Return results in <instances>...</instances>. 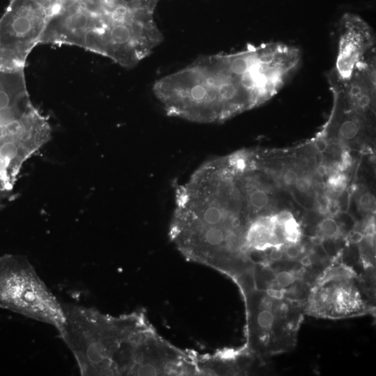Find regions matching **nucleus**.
Segmentation results:
<instances>
[{
    "label": "nucleus",
    "mask_w": 376,
    "mask_h": 376,
    "mask_svg": "<svg viewBox=\"0 0 376 376\" xmlns=\"http://www.w3.org/2000/svg\"><path fill=\"white\" fill-rule=\"evenodd\" d=\"M301 54L281 42L197 58L156 81L153 92L171 116L214 123L263 103L298 69Z\"/></svg>",
    "instance_id": "nucleus-1"
},
{
    "label": "nucleus",
    "mask_w": 376,
    "mask_h": 376,
    "mask_svg": "<svg viewBox=\"0 0 376 376\" xmlns=\"http://www.w3.org/2000/svg\"><path fill=\"white\" fill-rule=\"evenodd\" d=\"M65 322L59 334L81 375H130L143 313L118 316L74 304L63 305Z\"/></svg>",
    "instance_id": "nucleus-2"
},
{
    "label": "nucleus",
    "mask_w": 376,
    "mask_h": 376,
    "mask_svg": "<svg viewBox=\"0 0 376 376\" xmlns=\"http://www.w3.org/2000/svg\"><path fill=\"white\" fill-rule=\"evenodd\" d=\"M162 40L153 13L122 8L102 16L101 22L86 35L83 48L132 68L148 56Z\"/></svg>",
    "instance_id": "nucleus-3"
},
{
    "label": "nucleus",
    "mask_w": 376,
    "mask_h": 376,
    "mask_svg": "<svg viewBox=\"0 0 376 376\" xmlns=\"http://www.w3.org/2000/svg\"><path fill=\"white\" fill-rule=\"evenodd\" d=\"M0 308L50 324L59 334L65 322L63 305L22 255L0 256Z\"/></svg>",
    "instance_id": "nucleus-4"
},
{
    "label": "nucleus",
    "mask_w": 376,
    "mask_h": 376,
    "mask_svg": "<svg viewBox=\"0 0 376 376\" xmlns=\"http://www.w3.org/2000/svg\"><path fill=\"white\" fill-rule=\"evenodd\" d=\"M248 315V342L254 352L283 350L281 340L290 346L299 315L279 292L252 288L244 293Z\"/></svg>",
    "instance_id": "nucleus-5"
},
{
    "label": "nucleus",
    "mask_w": 376,
    "mask_h": 376,
    "mask_svg": "<svg viewBox=\"0 0 376 376\" xmlns=\"http://www.w3.org/2000/svg\"><path fill=\"white\" fill-rule=\"evenodd\" d=\"M49 16L33 0H12L0 19V67L24 68Z\"/></svg>",
    "instance_id": "nucleus-6"
},
{
    "label": "nucleus",
    "mask_w": 376,
    "mask_h": 376,
    "mask_svg": "<svg viewBox=\"0 0 376 376\" xmlns=\"http://www.w3.org/2000/svg\"><path fill=\"white\" fill-rule=\"evenodd\" d=\"M375 43L373 29L361 16L344 13L338 24L337 55L331 71L340 80L347 79L356 65L373 49Z\"/></svg>",
    "instance_id": "nucleus-7"
},
{
    "label": "nucleus",
    "mask_w": 376,
    "mask_h": 376,
    "mask_svg": "<svg viewBox=\"0 0 376 376\" xmlns=\"http://www.w3.org/2000/svg\"><path fill=\"white\" fill-rule=\"evenodd\" d=\"M100 17L76 1L49 16L39 43L83 47L86 33L99 22Z\"/></svg>",
    "instance_id": "nucleus-8"
},
{
    "label": "nucleus",
    "mask_w": 376,
    "mask_h": 376,
    "mask_svg": "<svg viewBox=\"0 0 376 376\" xmlns=\"http://www.w3.org/2000/svg\"><path fill=\"white\" fill-rule=\"evenodd\" d=\"M322 282L313 292L311 305L314 311L329 316H340L362 311L363 299L353 283L340 279Z\"/></svg>",
    "instance_id": "nucleus-9"
},
{
    "label": "nucleus",
    "mask_w": 376,
    "mask_h": 376,
    "mask_svg": "<svg viewBox=\"0 0 376 376\" xmlns=\"http://www.w3.org/2000/svg\"><path fill=\"white\" fill-rule=\"evenodd\" d=\"M269 196L260 189H254L248 192V203L251 208L259 210L265 207L269 203Z\"/></svg>",
    "instance_id": "nucleus-10"
},
{
    "label": "nucleus",
    "mask_w": 376,
    "mask_h": 376,
    "mask_svg": "<svg viewBox=\"0 0 376 376\" xmlns=\"http://www.w3.org/2000/svg\"><path fill=\"white\" fill-rule=\"evenodd\" d=\"M274 287L276 290H272L278 292L279 290H286L290 286L295 283L297 277L294 273L290 271L283 270L279 272L274 279Z\"/></svg>",
    "instance_id": "nucleus-11"
},
{
    "label": "nucleus",
    "mask_w": 376,
    "mask_h": 376,
    "mask_svg": "<svg viewBox=\"0 0 376 376\" xmlns=\"http://www.w3.org/2000/svg\"><path fill=\"white\" fill-rule=\"evenodd\" d=\"M321 236L332 238L338 235L340 231L337 222L331 217L324 219L318 226Z\"/></svg>",
    "instance_id": "nucleus-12"
},
{
    "label": "nucleus",
    "mask_w": 376,
    "mask_h": 376,
    "mask_svg": "<svg viewBox=\"0 0 376 376\" xmlns=\"http://www.w3.org/2000/svg\"><path fill=\"white\" fill-rule=\"evenodd\" d=\"M347 179L343 173H334L329 177L327 185L329 188L336 194H341L346 189Z\"/></svg>",
    "instance_id": "nucleus-13"
},
{
    "label": "nucleus",
    "mask_w": 376,
    "mask_h": 376,
    "mask_svg": "<svg viewBox=\"0 0 376 376\" xmlns=\"http://www.w3.org/2000/svg\"><path fill=\"white\" fill-rule=\"evenodd\" d=\"M43 8H45L49 15L67 4L68 0H33Z\"/></svg>",
    "instance_id": "nucleus-14"
},
{
    "label": "nucleus",
    "mask_w": 376,
    "mask_h": 376,
    "mask_svg": "<svg viewBox=\"0 0 376 376\" xmlns=\"http://www.w3.org/2000/svg\"><path fill=\"white\" fill-rule=\"evenodd\" d=\"M359 204L363 211L373 210L375 204V197L371 193L366 192L360 196Z\"/></svg>",
    "instance_id": "nucleus-15"
},
{
    "label": "nucleus",
    "mask_w": 376,
    "mask_h": 376,
    "mask_svg": "<svg viewBox=\"0 0 376 376\" xmlns=\"http://www.w3.org/2000/svg\"><path fill=\"white\" fill-rule=\"evenodd\" d=\"M295 185L297 191L306 193L311 189L312 182L307 177H299Z\"/></svg>",
    "instance_id": "nucleus-16"
},
{
    "label": "nucleus",
    "mask_w": 376,
    "mask_h": 376,
    "mask_svg": "<svg viewBox=\"0 0 376 376\" xmlns=\"http://www.w3.org/2000/svg\"><path fill=\"white\" fill-rule=\"evenodd\" d=\"M301 250L296 244H290L285 247V255L290 259H295L299 256Z\"/></svg>",
    "instance_id": "nucleus-17"
},
{
    "label": "nucleus",
    "mask_w": 376,
    "mask_h": 376,
    "mask_svg": "<svg viewBox=\"0 0 376 376\" xmlns=\"http://www.w3.org/2000/svg\"><path fill=\"white\" fill-rule=\"evenodd\" d=\"M299 176L297 173L292 169L287 170L283 175V181L286 185H295Z\"/></svg>",
    "instance_id": "nucleus-18"
},
{
    "label": "nucleus",
    "mask_w": 376,
    "mask_h": 376,
    "mask_svg": "<svg viewBox=\"0 0 376 376\" xmlns=\"http://www.w3.org/2000/svg\"><path fill=\"white\" fill-rule=\"evenodd\" d=\"M314 146L318 152L322 153L327 150L329 146V142L327 139L322 136L318 137L315 140L314 143Z\"/></svg>",
    "instance_id": "nucleus-19"
},
{
    "label": "nucleus",
    "mask_w": 376,
    "mask_h": 376,
    "mask_svg": "<svg viewBox=\"0 0 376 376\" xmlns=\"http://www.w3.org/2000/svg\"><path fill=\"white\" fill-rule=\"evenodd\" d=\"M159 0H141L142 8L150 13H154L155 9Z\"/></svg>",
    "instance_id": "nucleus-20"
},
{
    "label": "nucleus",
    "mask_w": 376,
    "mask_h": 376,
    "mask_svg": "<svg viewBox=\"0 0 376 376\" xmlns=\"http://www.w3.org/2000/svg\"><path fill=\"white\" fill-rule=\"evenodd\" d=\"M329 201L330 199L326 196H322L319 198L318 206L322 213L325 214L327 212Z\"/></svg>",
    "instance_id": "nucleus-21"
},
{
    "label": "nucleus",
    "mask_w": 376,
    "mask_h": 376,
    "mask_svg": "<svg viewBox=\"0 0 376 376\" xmlns=\"http://www.w3.org/2000/svg\"><path fill=\"white\" fill-rule=\"evenodd\" d=\"M283 256V252L279 247H274L269 253V257L273 261L280 260Z\"/></svg>",
    "instance_id": "nucleus-22"
},
{
    "label": "nucleus",
    "mask_w": 376,
    "mask_h": 376,
    "mask_svg": "<svg viewBox=\"0 0 376 376\" xmlns=\"http://www.w3.org/2000/svg\"><path fill=\"white\" fill-rule=\"evenodd\" d=\"M350 239L354 243H359L363 240V235L359 231H353L350 235Z\"/></svg>",
    "instance_id": "nucleus-23"
},
{
    "label": "nucleus",
    "mask_w": 376,
    "mask_h": 376,
    "mask_svg": "<svg viewBox=\"0 0 376 376\" xmlns=\"http://www.w3.org/2000/svg\"><path fill=\"white\" fill-rule=\"evenodd\" d=\"M317 172L320 176H324L327 173V167L324 165H320L317 169Z\"/></svg>",
    "instance_id": "nucleus-24"
}]
</instances>
